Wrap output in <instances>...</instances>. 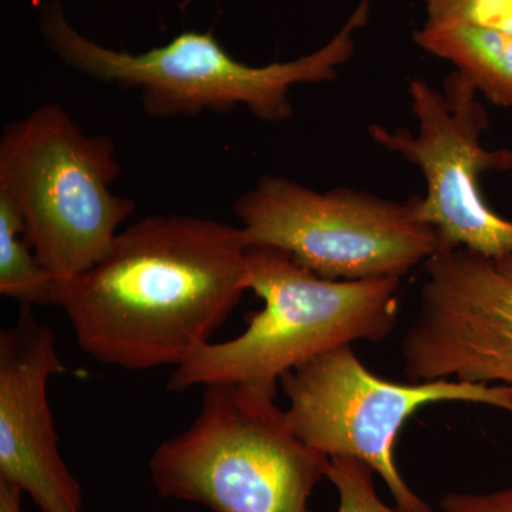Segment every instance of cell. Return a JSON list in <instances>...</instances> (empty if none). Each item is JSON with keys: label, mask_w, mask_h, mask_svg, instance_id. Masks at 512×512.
<instances>
[{"label": "cell", "mask_w": 512, "mask_h": 512, "mask_svg": "<svg viewBox=\"0 0 512 512\" xmlns=\"http://www.w3.org/2000/svg\"><path fill=\"white\" fill-rule=\"evenodd\" d=\"M372 0H362L330 42L292 62L249 66L229 55L212 32H183L143 53L109 49L83 36L60 0L40 6V32L67 66L96 82L136 90L150 116L170 119L204 111L231 113L247 107L256 119L281 123L293 114L296 84L332 82L355 52L357 30L369 20Z\"/></svg>", "instance_id": "obj_2"}, {"label": "cell", "mask_w": 512, "mask_h": 512, "mask_svg": "<svg viewBox=\"0 0 512 512\" xmlns=\"http://www.w3.org/2000/svg\"><path fill=\"white\" fill-rule=\"evenodd\" d=\"M22 495L18 487L0 480V512H23Z\"/></svg>", "instance_id": "obj_15"}, {"label": "cell", "mask_w": 512, "mask_h": 512, "mask_svg": "<svg viewBox=\"0 0 512 512\" xmlns=\"http://www.w3.org/2000/svg\"><path fill=\"white\" fill-rule=\"evenodd\" d=\"M241 227L150 215L123 229L89 271L57 289L77 345L101 365L178 367L202 346L248 289Z\"/></svg>", "instance_id": "obj_1"}, {"label": "cell", "mask_w": 512, "mask_h": 512, "mask_svg": "<svg viewBox=\"0 0 512 512\" xmlns=\"http://www.w3.org/2000/svg\"><path fill=\"white\" fill-rule=\"evenodd\" d=\"M279 382L296 436L329 458H356L373 468L403 512H433L394 461L397 437L410 416L437 402L488 404L512 413L508 387L451 379L390 382L370 372L352 345L296 367Z\"/></svg>", "instance_id": "obj_7"}, {"label": "cell", "mask_w": 512, "mask_h": 512, "mask_svg": "<svg viewBox=\"0 0 512 512\" xmlns=\"http://www.w3.org/2000/svg\"><path fill=\"white\" fill-rule=\"evenodd\" d=\"M478 94L457 70L447 76L443 92L414 77L409 96L417 134L379 124L367 131L377 146L420 168L427 190L424 197L417 195V214L436 229L441 249H467L498 262L512 256V221L484 200L480 175L511 170L512 151L481 146L488 114Z\"/></svg>", "instance_id": "obj_8"}, {"label": "cell", "mask_w": 512, "mask_h": 512, "mask_svg": "<svg viewBox=\"0 0 512 512\" xmlns=\"http://www.w3.org/2000/svg\"><path fill=\"white\" fill-rule=\"evenodd\" d=\"M443 512H512V488L493 493H450L440 501Z\"/></svg>", "instance_id": "obj_14"}, {"label": "cell", "mask_w": 512, "mask_h": 512, "mask_svg": "<svg viewBox=\"0 0 512 512\" xmlns=\"http://www.w3.org/2000/svg\"><path fill=\"white\" fill-rule=\"evenodd\" d=\"M275 399L242 384L205 386L190 427L151 457L157 493L215 512H309L330 458L296 436Z\"/></svg>", "instance_id": "obj_4"}, {"label": "cell", "mask_w": 512, "mask_h": 512, "mask_svg": "<svg viewBox=\"0 0 512 512\" xmlns=\"http://www.w3.org/2000/svg\"><path fill=\"white\" fill-rule=\"evenodd\" d=\"M326 478L339 491L338 512H403L380 501L373 483V468L363 461L332 457Z\"/></svg>", "instance_id": "obj_13"}, {"label": "cell", "mask_w": 512, "mask_h": 512, "mask_svg": "<svg viewBox=\"0 0 512 512\" xmlns=\"http://www.w3.org/2000/svg\"><path fill=\"white\" fill-rule=\"evenodd\" d=\"M420 309L402 342L410 383L451 379L512 390V282L493 259L441 249L424 262Z\"/></svg>", "instance_id": "obj_9"}, {"label": "cell", "mask_w": 512, "mask_h": 512, "mask_svg": "<svg viewBox=\"0 0 512 512\" xmlns=\"http://www.w3.org/2000/svg\"><path fill=\"white\" fill-rule=\"evenodd\" d=\"M120 173L114 141L83 133L59 104L3 128L0 195L22 215L23 237L57 289L96 265L136 211L111 191Z\"/></svg>", "instance_id": "obj_5"}, {"label": "cell", "mask_w": 512, "mask_h": 512, "mask_svg": "<svg viewBox=\"0 0 512 512\" xmlns=\"http://www.w3.org/2000/svg\"><path fill=\"white\" fill-rule=\"evenodd\" d=\"M66 370L55 333L22 305L0 332V480L29 494L40 512H82L79 481L59 451L47 384Z\"/></svg>", "instance_id": "obj_10"}, {"label": "cell", "mask_w": 512, "mask_h": 512, "mask_svg": "<svg viewBox=\"0 0 512 512\" xmlns=\"http://www.w3.org/2000/svg\"><path fill=\"white\" fill-rule=\"evenodd\" d=\"M417 45L448 60L481 94L512 109V0H424Z\"/></svg>", "instance_id": "obj_11"}, {"label": "cell", "mask_w": 512, "mask_h": 512, "mask_svg": "<svg viewBox=\"0 0 512 512\" xmlns=\"http://www.w3.org/2000/svg\"><path fill=\"white\" fill-rule=\"evenodd\" d=\"M22 215L0 195V293L22 305H57V282L23 237Z\"/></svg>", "instance_id": "obj_12"}, {"label": "cell", "mask_w": 512, "mask_h": 512, "mask_svg": "<svg viewBox=\"0 0 512 512\" xmlns=\"http://www.w3.org/2000/svg\"><path fill=\"white\" fill-rule=\"evenodd\" d=\"M249 248L284 251L332 281L402 278L441 249L436 229L404 202L369 192L311 190L266 175L234 205Z\"/></svg>", "instance_id": "obj_6"}, {"label": "cell", "mask_w": 512, "mask_h": 512, "mask_svg": "<svg viewBox=\"0 0 512 512\" xmlns=\"http://www.w3.org/2000/svg\"><path fill=\"white\" fill-rule=\"evenodd\" d=\"M495 265L500 269L501 274L507 276V278L512 282V256H510V258L503 259V261L495 262Z\"/></svg>", "instance_id": "obj_16"}, {"label": "cell", "mask_w": 512, "mask_h": 512, "mask_svg": "<svg viewBox=\"0 0 512 512\" xmlns=\"http://www.w3.org/2000/svg\"><path fill=\"white\" fill-rule=\"evenodd\" d=\"M248 289L264 301L238 338L207 343L175 367L167 390L215 383L276 393L285 373L357 340L383 342L399 316L400 278L332 281L275 248H248Z\"/></svg>", "instance_id": "obj_3"}]
</instances>
